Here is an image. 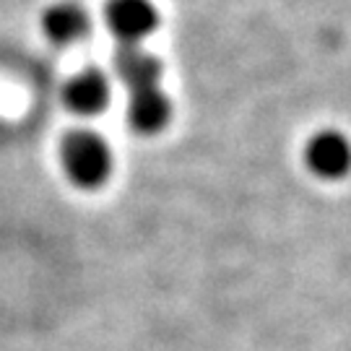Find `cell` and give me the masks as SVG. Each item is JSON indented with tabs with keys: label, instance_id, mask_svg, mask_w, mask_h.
Returning a JSON list of instances; mask_svg holds the SVG:
<instances>
[{
	"label": "cell",
	"instance_id": "3957f363",
	"mask_svg": "<svg viewBox=\"0 0 351 351\" xmlns=\"http://www.w3.org/2000/svg\"><path fill=\"white\" fill-rule=\"evenodd\" d=\"M304 162L320 180H343L351 172V141L341 130H320L307 141Z\"/></svg>",
	"mask_w": 351,
	"mask_h": 351
},
{
	"label": "cell",
	"instance_id": "6da1fadb",
	"mask_svg": "<svg viewBox=\"0 0 351 351\" xmlns=\"http://www.w3.org/2000/svg\"><path fill=\"white\" fill-rule=\"evenodd\" d=\"M65 177L84 190L99 188L112 175V151L94 130H71L60 143Z\"/></svg>",
	"mask_w": 351,
	"mask_h": 351
},
{
	"label": "cell",
	"instance_id": "5b68a950",
	"mask_svg": "<svg viewBox=\"0 0 351 351\" xmlns=\"http://www.w3.org/2000/svg\"><path fill=\"white\" fill-rule=\"evenodd\" d=\"M172 117V101L167 99L162 86L143 88L130 94V104H128V120L143 136H154L167 128Z\"/></svg>",
	"mask_w": 351,
	"mask_h": 351
},
{
	"label": "cell",
	"instance_id": "7a4b0ae2",
	"mask_svg": "<svg viewBox=\"0 0 351 351\" xmlns=\"http://www.w3.org/2000/svg\"><path fill=\"white\" fill-rule=\"evenodd\" d=\"M104 19L123 47L141 45L159 26V11L151 0H107Z\"/></svg>",
	"mask_w": 351,
	"mask_h": 351
},
{
	"label": "cell",
	"instance_id": "52a82bcc",
	"mask_svg": "<svg viewBox=\"0 0 351 351\" xmlns=\"http://www.w3.org/2000/svg\"><path fill=\"white\" fill-rule=\"evenodd\" d=\"M45 26V34L58 42V45H73L78 39H84L88 34V16L73 3H60V5H52L50 11L45 13L42 19Z\"/></svg>",
	"mask_w": 351,
	"mask_h": 351
},
{
	"label": "cell",
	"instance_id": "8992f818",
	"mask_svg": "<svg viewBox=\"0 0 351 351\" xmlns=\"http://www.w3.org/2000/svg\"><path fill=\"white\" fill-rule=\"evenodd\" d=\"M110 101V84L97 68H86L73 75L65 86V104L75 114H99Z\"/></svg>",
	"mask_w": 351,
	"mask_h": 351
},
{
	"label": "cell",
	"instance_id": "277c9868",
	"mask_svg": "<svg viewBox=\"0 0 351 351\" xmlns=\"http://www.w3.org/2000/svg\"><path fill=\"white\" fill-rule=\"evenodd\" d=\"M114 68L130 94L162 86V63L151 52L141 50L138 45H133V47L120 45V50L114 55Z\"/></svg>",
	"mask_w": 351,
	"mask_h": 351
}]
</instances>
